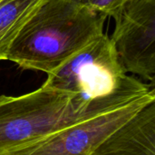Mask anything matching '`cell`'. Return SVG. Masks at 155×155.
<instances>
[{
    "label": "cell",
    "instance_id": "cell-1",
    "mask_svg": "<svg viewBox=\"0 0 155 155\" xmlns=\"http://www.w3.org/2000/svg\"><path fill=\"white\" fill-rule=\"evenodd\" d=\"M106 18L74 0H42L14 39L6 60L48 74L104 34Z\"/></svg>",
    "mask_w": 155,
    "mask_h": 155
},
{
    "label": "cell",
    "instance_id": "cell-2",
    "mask_svg": "<svg viewBox=\"0 0 155 155\" xmlns=\"http://www.w3.org/2000/svg\"><path fill=\"white\" fill-rule=\"evenodd\" d=\"M124 105L87 103L45 84L25 94L1 95L0 155L28 147L81 120Z\"/></svg>",
    "mask_w": 155,
    "mask_h": 155
},
{
    "label": "cell",
    "instance_id": "cell-3",
    "mask_svg": "<svg viewBox=\"0 0 155 155\" xmlns=\"http://www.w3.org/2000/svg\"><path fill=\"white\" fill-rule=\"evenodd\" d=\"M47 75L45 85L87 103L124 104L155 93L153 87L127 74L111 37L105 34Z\"/></svg>",
    "mask_w": 155,
    "mask_h": 155
},
{
    "label": "cell",
    "instance_id": "cell-4",
    "mask_svg": "<svg viewBox=\"0 0 155 155\" xmlns=\"http://www.w3.org/2000/svg\"><path fill=\"white\" fill-rule=\"evenodd\" d=\"M155 101V93L73 124L28 147L4 155H91L117 128Z\"/></svg>",
    "mask_w": 155,
    "mask_h": 155
},
{
    "label": "cell",
    "instance_id": "cell-5",
    "mask_svg": "<svg viewBox=\"0 0 155 155\" xmlns=\"http://www.w3.org/2000/svg\"><path fill=\"white\" fill-rule=\"evenodd\" d=\"M111 37L126 73L153 85L155 79V0H126L115 15Z\"/></svg>",
    "mask_w": 155,
    "mask_h": 155
},
{
    "label": "cell",
    "instance_id": "cell-6",
    "mask_svg": "<svg viewBox=\"0 0 155 155\" xmlns=\"http://www.w3.org/2000/svg\"><path fill=\"white\" fill-rule=\"evenodd\" d=\"M91 155H155V101L113 132Z\"/></svg>",
    "mask_w": 155,
    "mask_h": 155
},
{
    "label": "cell",
    "instance_id": "cell-7",
    "mask_svg": "<svg viewBox=\"0 0 155 155\" xmlns=\"http://www.w3.org/2000/svg\"><path fill=\"white\" fill-rule=\"evenodd\" d=\"M42 0H0V61L6 60L16 35Z\"/></svg>",
    "mask_w": 155,
    "mask_h": 155
},
{
    "label": "cell",
    "instance_id": "cell-8",
    "mask_svg": "<svg viewBox=\"0 0 155 155\" xmlns=\"http://www.w3.org/2000/svg\"><path fill=\"white\" fill-rule=\"evenodd\" d=\"M90 9L98 11L106 16L114 17L126 0H74Z\"/></svg>",
    "mask_w": 155,
    "mask_h": 155
}]
</instances>
